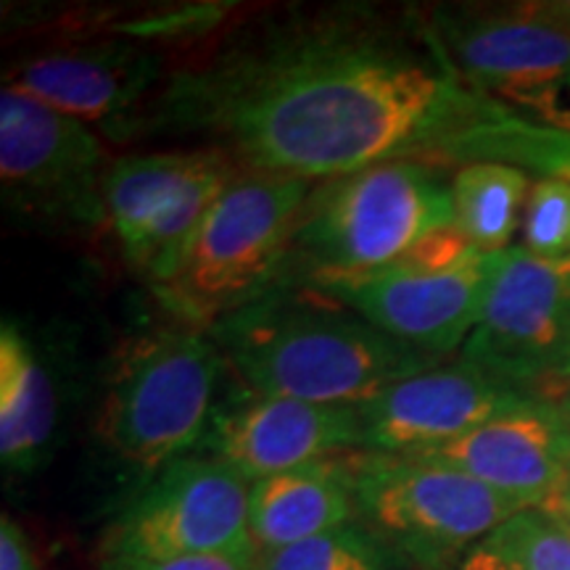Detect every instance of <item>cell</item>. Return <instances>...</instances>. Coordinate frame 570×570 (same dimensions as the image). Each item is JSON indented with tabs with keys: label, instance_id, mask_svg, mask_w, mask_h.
Returning <instances> with one entry per match:
<instances>
[{
	"label": "cell",
	"instance_id": "obj_1",
	"mask_svg": "<svg viewBox=\"0 0 570 570\" xmlns=\"http://www.w3.org/2000/svg\"><path fill=\"white\" fill-rule=\"evenodd\" d=\"M489 104L431 40L417 48L370 21L325 17L252 32L169 75L142 130L202 135L244 169L327 183L391 159L433 161Z\"/></svg>",
	"mask_w": 570,
	"mask_h": 570
},
{
	"label": "cell",
	"instance_id": "obj_2",
	"mask_svg": "<svg viewBox=\"0 0 570 570\" xmlns=\"http://www.w3.org/2000/svg\"><path fill=\"white\" fill-rule=\"evenodd\" d=\"M206 333L246 389L317 404L356 407L441 365L288 273Z\"/></svg>",
	"mask_w": 570,
	"mask_h": 570
},
{
	"label": "cell",
	"instance_id": "obj_3",
	"mask_svg": "<svg viewBox=\"0 0 570 570\" xmlns=\"http://www.w3.org/2000/svg\"><path fill=\"white\" fill-rule=\"evenodd\" d=\"M473 254L481 252L454 223L452 177L441 164L391 159L317 185L283 273L331 277L452 267Z\"/></svg>",
	"mask_w": 570,
	"mask_h": 570
},
{
	"label": "cell",
	"instance_id": "obj_4",
	"mask_svg": "<svg viewBox=\"0 0 570 570\" xmlns=\"http://www.w3.org/2000/svg\"><path fill=\"white\" fill-rule=\"evenodd\" d=\"M320 183L238 167L156 296L183 325L209 331L283 275Z\"/></svg>",
	"mask_w": 570,
	"mask_h": 570
},
{
	"label": "cell",
	"instance_id": "obj_5",
	"mask_svg": "<svg viewBox=\"0 0 570 570\" xmlns=\"http://www.w3.org/2000/svg\"><path fill=\"white\" fill-rule=\"evenodd\" d=\"M227 360L198 327L140 336L119 354L106 383L98 433L132 468L156 473L194 454L223 402Z\"/></svg>",
	"mask_w": 570,
	"mask_h": 570
},
{
	"label": "cell",
	"instance_id": "obj_6",
	"mask_svg": "<svg viewBox=\"0 0 570 570\" xmlns=\"http://www.w3.org/2000/svg\"><path fill=\"white\" fill-rule=\"evenodd\" d=\"M356 518L412 568L454 570L520 508L473 475L412 454H341Z\"/></svg>",
	"mask_w": 570,
	"mask_h": 570
},
{
	"label": "cell",
	"instance_id": "obj_7",
	"mask_svg": "<svg viewBox=\"0 0 570 570\" xmlns=\"http://www.w3.org/2000/svg\"><path fill=\"white\" fill-rule=\"evenodd\" d=\"M460 362L560 404L570 391V256L499 252Z\"/></svg>",
	"mask_w": 570,
	"mask_h": 570
},
{
	"label": "cell",
	"instance_id": "obj_8",
	"mask_svg": "<svg viewBox=\"0 0 570 570\" xmlns=\"http://www.w3.org/2000/svg\"><path fill=\"white\" fill-rule=\"evenodd\" d=\"M238 164L214 148L130 154L104 180L106 223L132 269L161 288L180 265L198 227L225 194Z\"/></svg>",
	"mask_w": 570,
	"mask_h": 570
},
{
	"label": "cell",
	"instance_id": "obj_9",
	"mask_svg": "<svg viewBox=\"0 0 570 570\" xmlns=\"http://www.w3.org/2000/svg\"><path fill=\"white\" fill-rule=\"evenodd\" d=\"M256 550L248 531V483L206 454L156 470L114 518L101 554L185 558Z\"/></svg>",
	"mask_w": 570,
	"mask_h": 570
},
{
	"label": "cell",
	"instance_id": "obj_10",
	"mask_svg": "<svg viewBox=\"0 0 570 570\" xmlns=\"http://www.w3.org/2000/svg\"><path fill=\"white\" fill-rule=\"evenodd\" d=\"M111 161L101 135L19 92H0V185L13 209L69 225L106 223Z\"/></svg>",
	"mask_w": 570,
	"mask_h": 570
},
{
	"label": "cell",
	"instance_id": "obj_11",
	"mask_svg": "<svg viewBox=\"0 0 570 570\" xmlns=\"http://www.w3.org/2000/svg\"><path fill=\"white\" fill-rule=\"evenodd\" d=\"M497 254L452 267H402L373 275L302 277L399 344L441 362L462 352L479 325ZM296 277V275H294Z\"/></svg>",
	"mask_w": 570,
	"mask_h": 570
},
{
	"label": "cell",
	"instance_id": "obj_12",
	"mask_svg": "<svg viewBox=\"0 0 570 570\" xmlns=\"http://www.w3.org/2000/svg\"><path fill=\"white\" fill-rule=\"evenodd\" d=\"M425 38L465 88L491 98L570 71V19L558 3L436 11Z\"/></svg>",
	"mask_w": 570,
	"mask_h": 570
},
{
	"label": "cell",
	"instance_id": "obj_13",
	"mask_svg": "<svg viewBox=\"0 0 570 570\" xmlns=\"http://www.w3.org/2000/svg\"><path fill=\"white\" fill-rule=\"evenodd\" d=\"M362 449L360 412L348 404L227 394L219 402L198 454L223 462L246 483L288 473Z\"/></svg>",
	"mask_w": 570,
	"mask_h": 570
},
{
	"label": "cell",
	"instance_id": "obj_14",
	"mask_svg": "<svg viewBox=\"0 0 570 570\" xmlns=\"http://www.w3.org/2000/svg\"><path fill=\"white\" fill-rule=\"evenodd\" d=\"M164 69L156 51L132 42H77L30 56L6 75V90L101 127L114 140L138 135L148 98L161 92Z\"/></svg>",
	"mask_w": 570,
	"mask_h": 570
},
{
	"label": "cell",
	"instance_id": "obj_15",
	"mask_svg": "<svg viewBox=\"0 0 570 570\" xmlns=\"http://www.w3.org/2000/svg\"><path fill=\"white\" fill-rule=\"evenodd\" d=\"M533 402L544 399L460 360L436 365L356 404L362 449L377 454L431 452Z\"/></svg>",
	"mask_w": 570,
	"mask_h": 570
},
{
	"label": "cell",
	"instance_id": "obj_16",
	"mask_svg": "<svg viewBox=\"0 0 570 570\" xmlns=\"http://www.w3.org/2000/svg\"><path fill=\"white\" fill-rule=\"evenodd\" d=\"M412 458L458 468L520 510H547L568 479L570 420L560 404L533 402Z\"/></svg>",
	"mask_w": 570,
	"mask_h": 570
},
{
	"label": "cell",
	"instance_id": "obj_17",
	"mask_svg": "<svg viewBox=\"0 0 570 570\" xmlns=\"http://www.w3.org/2000/svg\"><path fill=\"white\" fill-rule=\"evenodd\" d=\"M356 504L341 458L248 483V531L259 554L354 523Z\"/></svg>",
	"mask_w": 570,
	"mask_h": 570
},
{
	"label": "cell",
	"instance_id": "obj_18",
	"mask_svg": "<svg viewBox=\"0 0 570 570\" xmlns=\"http://www.w3.org/2000/svg\"><path fill=\"white\" fill-rule=\"evenodd\" d=\"M56 431V389L19 325L0 327V460L11 473H32Z\"/></svg>",
	"mask_w": 570,
	"mask_h": 570
},
{
	"label": "cell",
	"instance_id": "obj_19",
	"mask_svg": "<svg viewBox=\"0 0 570 570\" xmlns=\"http://www.w3.org/2000/svg\"><path fill=\"white\" fill-rule=\"evenodd\" d=\"M436 161H502L529 175L570 183V132L531 122L494 98L475 122L441 146Z\"/></svg>",
	"mask_w": 570,
	"mask_h": 570
},
{
	"label": "cell",
	"instance_id": "obj_20",
	"mask_svg": "<svg viewBox=\"0 0 570 570\" xmlns=\"http://www.w3.org/2000/svg\"><path fill=\"white\" fill-rule=\"evenodd\" d=\"M531 175L502 161H468L452 175L454 223L481 254L508 252L523 225Z\"/></svg>",
	"mask_w": 570,
	"mask_h": 570
},
{
	"label": "cell",
	"instance_id": "obj_21",
	"mask_svg": "<svg viewBox=\"0 0 570 570\" xmlns=\"http://www.w3.org/2000/svg\"><path fill=\"white\" fill-rule=\"evenodd\" d=\"M454 570H570V520L547 510H520Z\"/></svg>",
	"mask_w": 570,
	"mask_h": 570
},
{
	"label": "cell",
	"instance_id": "obj_22",
	"mask_svg": "<svg viewBox=\"0 0 570 570\" xmlns=\"http://www.w3.org/2000/svg\"><path fill=\"white\" fill-rule=\"evenodd\" d=\"M410 562L362 520L323 537L259 554V570H407Z\"/></svg>",
	"mask_w": 570,
	"mask_h": 570
},
{
	"label": "cell",
	"instance_id": "obj_23",
	"mask_svg": "<svg viewBox=\"0 0 570 570\" xmlns=\"http://www.w3.org/2000/svg\"><path fill=\"white\" fill-rule=\"evenodd\" d=\"M523 246L533 256H570V183L537 177L523 212Z\"/></svg>",
	"mask_w": 570,
	"mask_h": 570
},
{
	"label": "cell",
	"instance_id": "obj_24",
	"mask_svg": "<svg viewBox=\"0 0 570 570\" xmlns=\"http://www.w3.org/2000/svg\"><path fill=\"white\" fill-rule=\"evenodd\" d=\"M497 101L510 106L512 111L531 122L570 132V71L554 80L529 85V88L499 92Z\"/></svg>",
	"mask_w": 570,
	"mask_h": 570
},
{
	"label": "cell",
	"instance_id": "obj_25",
	"mask_svg": "<svg viewBox=\"0 0 570 570\" xmlns=\"http://www.w3.org/2000/svg\"><path fill=\"white\" fill-rule=\"evenodd\" d=\"M98 570H259V550L230 554H185V558H127L101 554Z\"/></svg>",
	"mask_w": 570,
	"mask_h": 570
},
{
	"label": "cell",
	"instance_id": "obj_26",
	"mask_svg": "<svg viewBox=\"0 0 570 570\" xmlns=\"http://www.w3.org/2000/svg\"><path fill=\"white\" fill-rule=\"evenodd\" d=\"M0 570H40L30 539L9 515L0 520Z\"/></svg>",
	"mask_w": 570,
	"mask_h": 570
},
{
	"label": "cell",
	"instance_id": "obj_27",
	"mask_svg": "<svg viewBox=\"0 0 570 570\" xmlns=\"http://www.w3.org/2000/svg\"><path fill=\"white\" fill-rule=\"evenodd\" d=\"M547 512H554V515L570 520V470H568V479H566V483H562L558 499L552 502V508H547Z\"/></svg>",
	"mask_w": 570,
	"mask_h": 570
},
{
	"label": "cell",
	"instance_id": "obj_28",
	"mask_svg": "<svg viewBox=\"0 0 570 570\" xmlns=\"http://www.w3.org/2000/svg\"><path fill=\"white\" fill-rule=\"evenodd\" d=\"M560 410H562V415H566V417L570 420V394L560 402Z\"/></svg>",
	"mask_w": 570,
	"mask_h": 570
},
{
	"label": "cell",
	"instance_id": "obj_29",
	"mask_svg": "<svg viewBox=\"0 0 570 570\" xmlns=\"http://www.w3.org/2000/svg\"><path fill=\"white\" fill-rule=\"evenodd\" d=\"M558 6H560V11H562V13H566V17L570 19V3H558Z\"/></svg>",
	"mask_w": 570,
	"mask_h": 570
},
{
	"label": "cell",
	"instance_id": "obj_30",
	"mask_svg": "<svg viewBox=\"0 0 570 570\" xmlns=\"http://www.w3.org/2000/svg\"><path fill=\"white\" fill-rule=\"evenodd\" d=\"M568 394H570V391H568Z\"/></svg>",
	"mask_w": 570,
	"mask_h": 570
}]
</instances>
